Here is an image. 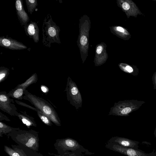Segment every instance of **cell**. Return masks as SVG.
Returning <instances> with one entry per match:
<instances>
[{"instance_id":"6da1fadb","label":"cell","mask_w":156,"mask_h":156,"mask_svg":"<svg viewBox=\"0 0 156 156\" xmlns=\"http://www.w3.org/2000/svg\"><path fill=\"white\" fill-rule=\"evenodd\" d=\"M23 98L47 116L55 125L61 126L60 120L56 111L47 101L30 93L26 90L24 91Z\"/></svg>"},{"instance_id":"7a4b0ae2","label":"cell","mask_w":156,"mask_h":156,"mask_svg":"<svg viewBox=\"0 0 156 156\" xmlns=\"http://www.w3.org/2000/svg\"><path fill=\"white\" fill-rule=\"evenodd\" d=\"M60 31L59 27L53 21L51 16L48 14L44 19L42 25L43 44L50 48L52 43L60 44Z\"/></svg>"},{"instance_id":"3957f363","label":"cell","mask_w":156,"mask_h":156,"mask_svg":"<svg viewBox=\"0 0 156 156\" xmlns=\"http://www.w3.org/2000/svg\"><path fill=\"white\" fill-rule=\"evenodd\" d=\"M145 102L137 100L120 101L115 103L111 108L109 115L127 116L132 112L138 109Z\"/></svg>"},{"instance_id":"277c9868","label":"cell","mask_w":156,"mask_h":156,"mask_svg":"<svg viewBox=\"0 0 156 156\" xmlns=\"http://www.w3.org/2000/svg\"><path fill=\"white\" fill-rule=\"evenodd\" d=\"M65 91L66 92L68 101L76 109L81 107L82 103V96L75 83L70 77H68Z\"/></svg>"},{"instance_id":"5b68a950","label":"cell","mask_w":156,"mask_h":156,"mask_svg":"<svg viewBox=\"0 0 156 156\" xmlns=\"http://www.w3.org/2000/svg\"><path fill=\"white\" fill-rule=\"evenodd\" d=\"M13 100L10 98L5 91L0 92V109L11 116H16L18 112Z\"/></svg>"},{"instance_id":"8992f818","label":"cell","mask_w":156,"mask_h":156,"mask_svg":"<svg viewBox=\"0 0 156 156\" xmlns=\"http://www.w3.org/2000/svg\"><path fill=\"white\" fill-rule=\"evenodd\" d=\"M113 146V148L115 151L128 156H156V151L147 153L140 149L125 147L117 144Z\"/></svg>"},{"instance_id":"52a82bcc","label":"cell","mask_w":156,"mask_h":156,"mask_svg":"<svg viewBox=\"0 0 156 156\" xmlns=\"http://www.w3.org/2000/svg\"><path fill=\"white\" fill-rule=\"evenodd\" d=\"M0 46L12 50H21L27 48V46L23 43L8 36L0 37Z\"/></svg>"},{"instance_id":"ba28073f","label":"cell","mask_w":156,"mask_h":156,"mask_svg":"<svg viewBox=\"0 0 156 156\" xmlns=\"http://www.w3.org/2000/svg\"><path fill=\"white\" fill-rule=\"evenodd\" d=\"M24 28L27 36L32 38L35 43L38 42L39 29L36 23L31 21L24 26Z\"/></svg>"},{"instance_id":"9c48e42d","label":"cell","mask_w":156,"mask_h":156,"mask_svg":"<svg viewBox=\"0 0 156 156\" xmlns=\"http://www.w3.org/2000/svg\"><path fill=\"white\" fill-rule=\"evenodd\" d=\"M15 7L17 15L21 24L24 26L27 24L30 18L24 9L23 0H16Z\"/></svg>"},{"instance_id":"30bf717a","label":"cell","mask_w":156,"mask_h":156,"mask_svg":"<svg viewBox=\"0 0 156 156\" xmlns=\"http://www.w3.org/2000/svg\"><path fill=\"white\" fill-rule=\"evenodd\" d=\"M113 139H112L114 140V142L117 143L119 145L137 150L139 149L138 148V144L139 143V141L120 137H117L116 138Z\"/></svg>"},{"instance_id":"8fae6325","label":"cell","mask_w":156,"mask_h":156,"mask_svg":"<svg viewBox=\"0 0 156 156\" xmlns=\"http://www.w3.org/2000/svg\"><path fill=\"white\" fill-rule=\"evenodd\" d=\"M23 123L28 127L30 126H37L34 118L28 115L26 111H21L18 112L16 115Z\"/></svg>"},{"instance_id":"7c38bea8","label":"cell","mask_w":156,"mask_h":156,"mask_svg":"<svg viewBox=\"0 0 156 156\" xmlns=\"http://www.w3.org/2000/svg\"><path fill=\"white\" fill-rule=\"evenodd\" d=\"M25 90L20 84H18L14 89H12L7 93V94L9 97L21 100L23 99L24 92Z\"/></svg>"},{"instance_id":"4fadbf2b","label":"cell","mask_w":156,"mask_h":156,"mask_svg":"<svg viewBox=\"0 0 156 156\" xmlns=\"http://www.w3.org/2000/svg\"><path fill=\"white\" fill-rule=\"evenodd\" d=\"M37 74L35 73L33 74L28 79L23 83L20 84L25 90L29 85L37 82Z\"/></svg>"},{"instance_id":"5bb4252c","label":"cell","mask_w":156,"mask_h":156,"mask_svg":"<svg viewBox=\"0 0 156 156\" xmlns=\"http://www.w3.org/2000/svg\"><path fill=\"white\" fill-rule=\"evenodd\" d=\"M26 3L29 13L32 15L37 5V0H26Z\"/></svg>"},{"instance_id":"9a60e30c","label":"cell","mask_w":156,"mask_h":156,"mask_svg":"<svg viewBox=\"0 0 156 156\" xmlns=\"http://www.w3.org/2000/svg\"><path fill=\"white\" fill-rule=\"evenodd\" d=\"M36 112L38 116L45 124L48 126L52 125V122L47 116L38 109Z\"/></svg>"},{"instance_id":"2e32d148","label":"cell","mask_w":156,"mask_h":156,"mask_svg":"<svg viewBox=\"0 0 156 156\" xmlns=\"http://www.w3.org/2000/svg\"><path fill=\"white\" fill-rule=\"evenodd\" d=\"M9 74V69L4 66L0 67V83L3 82L7 77Z\"/></svg>"},{"instance_id":"e0dca14e","label":"cell","mask_w":156,"mask_h":156,"mask_svg":"<svg viewBox=\"0 0 156 156\" xmlns=\"http://www.w3.org/2000/svg\"><path fill=\"white\" fill-rule=\"evenodd\" d=\"M19 128H13L9 126L4 123L2 122L1 121L0 122V134L8 133L13 130H17Z\"/></svg>"},{"instance_id":"ac0fdd59","label":"cell","mask_w":156,"mask_h":156,"mask_svg":"<svg viewBox=\"0 0 156 156\" xmlns=\"http://www.w3.org/2000/svg\"><path fill=\"white\" fill-rule=\"evenodd\" d=\"M5 151L10 156H21V155L16 151H13V150L8 147H5Z\"/></svg>"},{"instance_id":"d6986e66","label":"cell","mask_w":156,"mask_h":156,"mask_svg":"<svg viewBox=\"0 0 156 156\" xmlns=\"http://www.w3.org/2000/svg\"><path fill=\"white\" fill-rule=\"evenodd\" d=\"M15 102L18 105H20L21 106H23L24 107H27L29 108L30 109L33 110L35 111H37V109L36 108H34L33 107L31 106H30L28 105L27 104H26L25 103H24L23 102L19 101L16 100H15Z\"/></svg>"},{"instance_id":"ffe728a7","label":"cell","mask_w":156,"mask_h":156,"mask_svg":"<svg viewBox=\"0 0 156 156\" xmlns=\"http://www.w3.org/2000/svg\"><path fill=\"white\" fill-rule=\"evenodd\" d=\"M65 143L67 146L72 147L75 145V143L74 141L71 139H66L65 141Z\"/></svg>"},{"instance_id":"44dd1931","label":"cell","mask_w":156,"mask_h":156,"mask_svg":"<svg viewBox=\"0 0 156 156\" xmlns=\"http://www.w3.org/2000/svg\"><path fill=\"white\" fill-rule=\"evenodd\" d=\"M87 41V37L84 35L82 36L80 39V43L83 46L85 45Z\"/></svg>"},{"instance_id":"7402d4cb","label":"cell","mask_w":156,"mask_h":156,"mask_svg":"<svg viewBox=\"0 0 156 156\" xmlns=\"http://www.w3.org/2000/svg\"><path fill=\"white\" fill-rule=\"evenodd\" d=\"M5 120L6 121H9L10 120L5 115L2 114L1 112H0V120L1 121L2 120Z\"/></svg>"},{"instance_id":"603a6c76","label":"cell","mask_w":156,"mask_h":156,"mask_svg":"<svg viewBox=\"0 0 156 156\" xmlns=\"http://www.w3.org/2000/svg\"><path fill=\"white\" fill-rule=\"evenodd\" d=\"M124 71L128 72L129 73H131L133 72V69L132 68L129 66H126L124 69Z\"/></svg>"},{"instance_id":"cb8c5ba5","label":"cell","mask_w":156,"mask_h":156,"mask_svg":"<svg viewBox=\"0 0 156 156\" xmlns=\"http://www.w3.org/2000/svg\"><path fill=\"white\" fill-rule=\"evenodd\" d=\"M122 7L124 10H128L130 8V5L127 2H124L122 4Z\"/></svg>"},{"instance_id":"d4e9b609","label":"cell","mask_w":156,"mask_h":156,"mask_svg":"<svg viewBox=\"0 0 156 156\" xmlns=\"http://www.w3.org/2000/svg\"><path fill=\"white\" fill-rule=\"evenodd\" d=\"M103 50V48L101 46H98L96 49V52L97 54H101Z\"/></svg>"},{"instance_id":"484cf974","label":"cell","mask_w":156,"mask_h":156,"mask_svg":"<svg viewBox=\"0 0 156 156\" xmlns=\"http://www.w3.org/2000/svg\"><path fill=\"white\" fill-rule=\"evenodd\" d=\"M116 29L118 31L123 32H124V29L122 27H116Z\"/></svg>"},{"instance_id":"4316f807","label":"cell","mask_w":156,"mask_h":156,"mask_svg":"<svg viewBox=\"0 0 156 156\" xmlns=\"http://www.w3.org/2000/svg\"><path fill=\"white\" fill-rule=\"evenodd\" d=\"M41 89L44 92H46L47 91L46 88L45 87H41Z\"/></svg>"},{"instance_id":"83f0119b","label":"cell","mask_w":156,"mask_h":156,"mask_svg":"<svg viewBox=\"0 0 156 156\" xmlns=\"http://www.w3.org/2000/svg\"><path fill=\"white\" fill-rule=\"evenodd\" d=\"M154 80L155 84L156 86V73L154 74Z\"/></svg>"},{"instance_id":"f1b7e54d","label":"cell","mask_w":156,"mask_h":156,"mask_svg":"<svg viewBox=\"0 0 156 156\" xmlns=\"http://www.w3.org/2000/svg\"><path fill=\"white\" fill-rule=\"evenodd\" d=\"M154 137H156V126L154 133Z\"/></svg>"}]
</instances>
